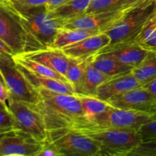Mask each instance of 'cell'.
I'll list each match as a JSON object with an SVG mask.
<instances>
[{
	"label": "cell",
	"instance_id": "6da1fadb",
	"mask_svg": "<svg viewBox=\"0 0 156 156\" xmlns=\"http://www.w3.org/2000/svg\"><path fill=\"white\" fill-rule=\"evenodd\" d=\"M39 100L32 105L43 116L48 131L70 128L83 120L80 101L76 94L59 93L37 88Z\"/></svg>",
	"mask_w": 156,
	"mask_h": 156
},
{
	"label": "cell",
	"instance_id": "7a4b0ae2",
	"mask_svg": "<svg viewBox=\"0 0 156 156\" xmlns=\"http://www.w3.org/2000/svg\"><path fill=\"white\" fill-rule=\"evenodd\" d=\"M12 7L38 49L51 48L56 33L62 27V21L52 18L46 5L33 7L13 5Z\"/></svg>",
	"mask_w": 156,
	"mask_h": 156
},
{
	"label": "cell",
	"instance_id": "3957f363",
	"mask_svg": "<svg viewBox=\"0 0 156 156\" xmlns=\"http://www.w3.org/2000/svg\"><path fill=\"white\" fill-rule=\"evenodd\" d=\"M69 129H74L94 140L99 148L98 156H128L143 141L137 131L84 126Z\"/></svg>",
	"mask_w": 156,
	"mask_h": 156
},
{
	"label": "cell",
	"instance_id": "277c9868",
	"mask_svg": "<svg viewBox=\"0 0 156 156\" xmlns=\"http://www.w3.org/2000/svg\"><path fill=\"white\" fill-rule=\"evenodd\" d=\"M155 7V0H145L137 5L124 9V14L105 31L111 39L110 44L133 41L152 16Z\"/></svg>",
	"mask_w": 156,
	"mask_h": 156
},
{
	"label": "cell",
	"instance_id": "5b68a950",
	"mask_svg": "<svg viewBox=\"0 0 156 156\" xmlns=\"http://www.w3.org/2000/svg\"><path fill=\"white\" fill-rule=\"evenodd\" d=\"M0 39L15 55L38 50L8 0L0 3Z\"/></svg>",
	"mask_w": 156,
	"mask_h": 156
},
{
	"label": "cell",
	"instance_id": "8992f818",
	"mask_svg": "<svg viewBox=\"0 0 156 156\" xmlns=\"http://www.w3.org/2000/svg\"><path fill=\"white\" fill-rule=\"evenodd\" d=\"M153 116L134 110L119 109L110 106L108 110L99 114L93 121H80L70 128L84 126L96 129H117L137 131L145 123L153 120Z\"/></svg>",
	"mask_w": 156,
	"mask_h": 156
},
{
	"label": "cell",
	"instance_id": "52a82bcc",
	"mask_svg": "<svg viewBox=\"0 0 156 156\" xmlns=\"http://www.w3.org/2000/svg\"><path fill=\"white\" fill-rule=\"evenodd\" d=\"M46 143L51 146L59 156H98L99 148L94 140L69 128L48 131Z\"/></svg>",
	"mask_w": 156,
	"mask_h": 156
},
{
	"label": "cell",
	"instance_id": "ba28073f",
	"mask_svg": "<svg viewBox=\"0 0 156 156\" xmlns=\"http://www.w3.org/2000/svg\"><path fill=\"white\" fill-rule=\"evenodd\" d=\"M0 73L9 94V98L36 105L39 94L18 69L13 56L0 54Z\"/></svg>",
	"mask_w": 156,
	"mask_h": 156
},
{
	"label": "cell",
	"instance_id": "9c48e42d",
	"mask_svg": "<svg viewBox=\"0 0 156 156\" xmlns=\"http://www.w3.org/2000/svg\"><path fill=\"white\" fill-rule=\"evenodd\" d=\"M7 105L21 130L44 144L47 143L48 130L45 122L41 113L33 105L12 98L9 99Z\"/></svg>",
	"mask_w": 156,
	"mask_h": 156
},
{
	"label": "cell",
	"instance_id": "30bf717a",
	"mask_svg": "<svg viewBox=\"0 0 156 156\" xmlns=\"http://www.w3.org/2000/svg\"><path fill=\"white\" fill-rule=\"evenodd\" d=\"M44 145L21 129H14L0 134V156H37Z\"/></svg>",
	"mask_w": 156,
	"mask_h": 156
},
{
	"label": "cell",
	"instance_id": "8fae6325",
	"mask_svg": "<svg viewBox=\"0 0 156 156\" xmlns=\"http://www.w3.org/2000/svg\"><path fill=\"white\" fill-rule=\"evenodd\" d=\"M106 101L119 109L142 111L151 114L154 118L156 116V97L143 86L114 96Z\"/></svg>",
	"mask_w": 156,
	"mask_h": 156
},
{
	"label": "cell",
	"instance_id": "7c38bea8",
	"mask_svg": "<svg viewBox=\"0 0 156 156\" xmlns=\"http://www.w3.org/2000/svg\"><path fill=\"white\" fill-rule=\"evenodd\" d=\"M125 10L119 9L110 12L98 13H85L62 22V27L69 29H81L91 31L105 32L114 24Z\"/></svg>",
	"mask_w": 156,
	"mask_h": 156
},
{
	"label": "cell",
	"instance_id": "4fadbf2b",
	"mask_svg": "<svg viewBox=\"0 0 156 156\" xmlns=\"http://www.w3.org/2000/svg\"><path fill=\"white\" fill-rule=\"evenodd\" d=\"M149 53L150 50L144 48L134 41H128L109 44L98 53H105L115 58L122 63L134 68L141 63Z\"/></svg>",
	"mask_w": 156,
	"mask_h": 156
},
{
	"label": "cell",
	"instance_id": "5bb4252c",
	"mask_svg": "<svg viewBox=\"0 0 156 156\" xmlns=\"http://www.w3.org/2000/svg\"><path fill=\"white\" fill-rule=\"evenodd\" d=\"M110 43L109 36L105 32H100L62 47L60 50L69 58L86 59L97 54L104 47L109 45Z\"/></svg>",
	"mask_w": 156,
	"mask_h": 156
},
{
	"label": "cell",
	"instance_id": "9a60e30c",
	"mask_svg": "<svg viewBox=\"0 0 156 156\" xmlns=\"http://www.w3.org/2000/svg\"><path fill=\"white\" fill-rule=\"evenodd\" d=\"M141 86L130 71L110 77L102 82L98 87L95 97L106 101L114 96Z\"/></svg>",
	"mask_w": 156,
	"mask_h": 156
},
{
	"label": "cell",
	"instance_id": "2e32d148",
	"mask_svg": "<svg viewBox=\"0 0 156 156\" xmlns=\"http://www.w3.org/2000/svg\"><path fill=\"white\" fill-rule=\"evenodd\" d=\"M19 55L43 64L63 76H65L68 68L69 57L58 49H42Z\"/></svg>",
	"mask_w": 156,
	"mask_h": 156
},
{
	"label": "cell",
	"instance_id": "e0dca14e",
	"mask_svg": "<svg viewBox=\"0 0 156 156\" xmlns=\"http://www.w3.org/2000/svg\"><path fill=\"white\" fill-rule=\"evenodd\" d=\"M16 64L18 66V69L23 73L24 77L28 81L29 83L36 89L37 88H42L59 93H65V94H75L73 88H72L69 84L62 82V81L57 80V79L40 76V75L33 73L26 67L23 66L22 65H20L18 63Z\"/></svg>",
	"mask_w": 156,
	"mask_h": 156
},
{
	"label": "cell",
	"instance_id": "ac0fdd59",
	"mask_svg": "<svg viewBox=\"0 0 156 156\" xmlns=\"http://www.w3.org/2000/svg\"><path fill=\"white\" fill-rule=\"evenodd\" d=\"M91 63L98 71L109 77L130 72L133 67L122 63L115 58L105 53H97Z\"/></svg>",
	"mask_w": 156,
	"mask_h": 156
},
{
	"label": "cell",
	"instance_id": "d6986e66",
	"mask_svg": "<svg viewBox=\"0 0 156 156\" xmlns=\"http://www.w3.org/2000/svg\"><path fill=\"white\" fill-rule=\"evenodd\" d=\"M94 56H93L90 59L88 64H87L85 76H84L80 87H79V90H78L77 93L76 94H82V95L94 96V97H95L98 87L102 82H104L105 80L110 78L109 76H105V74L98 71L92 65L91 61H92Z\"/></svg>",
	"mask_w": 156,
	"mask_h": 156
},
{
	"label": "cell",
	"instance_id": "ffe728a7",
	"mask_svg": "<svg viewBox=\"0 0 156 156\" xmlns=\"http://www.w3.org/2000/svg\"><path fill=\"white\" fill-rule=\"evenodd\" d=\"M91 0H70L62 5L48 12L53 18L60 20L62 22L82 15L86 12Z\"/></svg>",
	"mask_w": 156,
	"mask_h": 156
},
{
	"label": "cell",
	"instance_id": "44dd1931",
	"mask_svg": "<svg viewBox=\"0 0 156 156\" xmlns=\"http://www.w3.org/2000/svg\"><path fill=\"white\" fill-rule=\"evenodd\" d=\"M80 101L82 111V121L91 122L105 112L111 105L105 101H102L94 96L76 94Z\"/></svg>",
	"mask_w": 156,
	"mask_h": 156
},
{
	"label": "cell",
	"instance_id": "7402d4cb",
	"mask_svg": "<svg viewBox=\"0 0 156 156\" xmlns=\"http://www.w3.org/2000/svg\"><path fill=\"white\" fill-rule=\"evenodd\" d=\"M100 32L61 27L56 33L51 48L60 50L62 47L82 41L88 37L96 34Z\"/></svg>",
	"mask_w": 156,
	"mask_h": 156
},
{
	"label": "cell",
	"instance_id": "603a6c76",
	"mask_svg": "<svg viewBox=\"0 0 156 156\" xmlns=\"http://www.w3.org/2000/svg\"><path fill=\"white\" fill-rule=\"evenodd\" d=\"M131 73L142 86L153 81L156 78V51H150L141 63L131 70Z\"/></svg>",
	"mask_w": 156,
	"mask_h": 156
},
{
	"label": "cell",
	"instance_id": "cb8c5ba5",
	"mask_svg": "<svg viewBox=\"0 0 156 156\" xmlns=\"http://www.w3.org/2000/svg\"><path fill=\"white\" fill-rule=\"evenodd\" d=\"M92 56H91L86 59H73L69 57L68 68L65 77L66 78L67 81L73 88L75 94L77 93L80 87L82 79L85 76L87 64Z\"/></svg>",
	"mask_w": 156,
	"mask_h": 156
},
{
	"label": "cell",
	"instance_id": "d4e9b609",
	"mask_svg": "<svg viewBox=\"0 0 156 156\" xmlns=\"http://www.w3.org/2000/svg\"><path fill=\"white\" fill-rule=\"evenodd\" d=\"M13 59L16 63L22 65L23 66L26 67V68L30 69L33 73H36V74L44 76V77L57 79V80L62 81V82L69 84L65 76L59 74V73L54 71V70H52L51 69L48 68V67L45 66L43 64L36 62V61L31 60V59L24 57L21 55H15V56H13Z\"/></svg>",
	"mask_w": 156,
	"mask_h": 156
},
{
	"label": "cell",
	"instance_id": "484cf974",
	"mask_svg": "<svg viewBox=\"0 0 156 156\" xmlns=\"http://www.w3.org/2000/svg\"><path fill=\"white\" fill-rule=\"evenodd\" d=\"M123 0H91L85 13L110 12L121 8Z\"/></svg>",
	"mask_w": 156,
	"mask_h": 156
},
{
	"label": "cell",
	"instance_id": "4316f807",
	"mask_svg": "<svg viewBox=\"0 0 156 156\" xmlns=\"http://www.w3.org/2000/svg\"><path fill=\"white\" fill-rule=\"evenodd\" d=\"M20 129L9 109H0V134Z\"/></svg>",
	"mask_w": 156,
	"mask_h": 156
},
{
	"label": "cell",
	"instance_id": "83f0119b",
	"mask_svg": "<svg viewBox=\"0 0 156 156\" xmlns=\"http://www.w3.org/2000/svg\"><path fill=\"white\" fill-rule=\"evenodd\" d=\"M128 156H156V139L143 140Z\"/></svg>",
	"mask_w": 156,
	"mask_h": 156
},
{
	"label": "cell",
	"instance_id": "f1b7e54d",
	"mask_svg": "<svg viewBox=\"0 0 156 156\" xmlns=\"http://www.w3.org/2000/svg\"><path fill=\"white\" fill-rule=\"evenodd\" d=\"M143 140L156 139V119L143 124L138 130Z\"/></svg>",
	"mask_w": 156,
	"mask_h": 156
},
{
	"label": "cell",
	"instance_id": "f546056e",
	"mask_svg": "<svg viewBox=\"0 0 156 156\" xmlns=\"http://www.w3.org/2000/svg\"><path fill=\"white\" fill-rule=\"evenodd\" d=\"M8 2L15 7H33L46 5L47 0H8Z\"/></svg>",
	"mask_w": 156,
	"mask_h": 156
},
{
	"label": "cell",
	"instance_id": "4dcf8cb0",
	"mask_svg": "<svg viewBox=\"0 0 156 156\" xmlns=\"http://www.w3.org/2000/svg\"><path fill=\"white\" fill-rule=\"evenodd\" d=\"M140 45L150 51H156V29Z\"/></svg>",
	"mask_w": 156,
	"mask_h": 156
},
{
	"label": "cell",
	"instance_id": "1f68e13d",
	"mask_svg": "<svg viewBox=\"0 0 156 156\" xmlns=\"http://www.w3.org/2000/svg\"><path fill=\"white\" fill-rule=\"evenodd\" d=\"M59 156L57 152L47 143L44 145L43 149L37 153V156Z\"/></svg>",
	"mask_w": 156,
	"mask_h": 156
},
{
	"label": "cell",
	"instance_id": "d6a6232c",
	"mask_svg": "<svg viewBox=\"0 0 156 156\" xmlns=\"http://www.w3.org/2000/svg\"><path fill=\"white\" fill-rule=\"evenodd\" d=\"M70 0H47V2L46 4V7L48 12L53 11L56 9V8L62 5L65 3L68 2Z\"/></svg>",
	"mask_w": 156,
	"mask_h": 156
},
{
	"label": "cell",
	"instance_id": "836d02e7",
	"mask_svg": "<svg viewBox=\"0 0 156 156\" xmlns=\"http://www.w3.org/2000/svg\"><path fill=\"white\" fill-rule=\"evenodd\" d=\"M9 99V94L7 88L5 85L4 82L0 80V101L3 104L7 105V102Z\"/></svg>",
	"mask_w": 156,
	"mask_h": 156
},
{
	"label": "cell",
	"instance_id": "e575fe53",
	"mask_svg": "<svg viewBox=\"0 0 156 156\" xmlns=\"http://www.w3.org/2000/svg\"><path fill=\"white\" fill-rule=\"evenodd\" d=\"M145 0H123L122 2V6L120 9H126L129 8H132L133 6L137 5L140 4Z\"/></svg>",
	"mask_w": 156,
	"mask_h": 156
},
{
	"label": "cell",
	"instance_id": "d590c367",
	"mask_svg": "<svg viewBox=\"0 0 156 156\" xmlns=\"http://www.w3.org/2000/svg\"><path fill=\"white\" fill-rule=\"evenodd\" d=\"M0 54H8L14 56L12 50L0 39Z\"/></svg>",
	"mask_w": 156,
	"mask_h": 156
},
{
	"label": "cell",
	"instance_id": "8d00e7d4",
	"mask_svg": "<svg viewBox=\"0 0 156 156\" xmlns=\"http://www.w3.org/2000/svg\"><path fill=\"white\" fill-rule=\"evenodd\" d=\"M143 87H145L146 88H147L149 91H151V92H152V94H153L156 97V78L154 79L153 81H152L151 82H149V83L147 84V85H144ZM154 119H156V116Z\"/></svg>",
	"mask_w": 156,
	"mask_h": 156
},
{
	"label": "cell",
	"instance_id": "74e56055",
	"mask_svg": "<svg viewBox=\"0 0 156 156\" xmlns=\"http://www.w3.org/2000/svg\"><path fill=\"white\" fill-rule=\"evenodd\" d=\"M0 109H9L8 105L5 104H3L2 102L0 101Z\"/></svg>",
	"mask_w": 156,
	"mask_h": 156
},
{
	"label": "cell",
	"instance_id": "f35d334b",
	"mask_svg": "<svg viewBox=\"0 0 156 156\" xmlns=\"http://www.w3.org/2000/svg\"><path fill=\"white\" fill-rule=\"evenodd\" d=\"M153 15H155V16H156V0H155V10H154Z\"/></svg>",
	"mask_w": 156,
	"mask_h": 156
},
{
	"label": "cell",
	"instance_id": "ab89813d",
	"mask_svg": "<svg viewBox=\"0 0 156 156\" xmlns=\"http://www.w3.org/2000/svg\"><path fill=\"white\" fill-rule=\"evenodd\" d=\"M0 80H2V82H4V81H3V78H2V76L1 73H0Z\"/></svg>",
	"mask_w": 156,
	"mask_h": 156
},
{
	"label": "cell",
	"instance_id": "60d3db41",
	"mask_svg": "<svg viewBox=\"0 0 156 156\" xmlns=\"http://www.w3.org/2000/svg\"><path fill=\"white\" fill-rule=\"evenodd\" d=\"M7 0H0V3L1 2H6Z\"/></svg>",
	"mask_w": 156,
	"mask_h": 156
}]
</instances>
